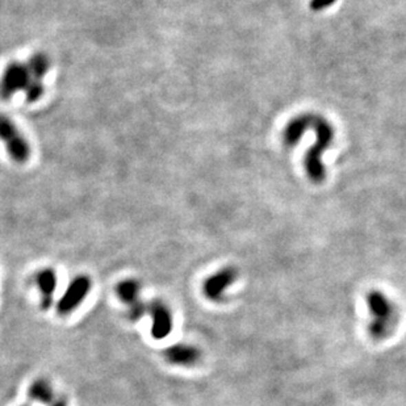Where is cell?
Wrapping results in <instances>:
<instances>
[{"label":"cell","mask_w":406,"mask_h":406,"mask_svg":"<svg viewBox=\"0 0 406 406\" xmlns=\"http://www.w3.org/2000/svg\"><path fill=\"white\" fill-rule=\"evenodd\" d=\"M365 301L371 316L368 333L376 341L387 339L398 323L400 314L397 305L381 290L368 292Z\"/></svg>","instance_id":"cell-1"},{"label":"cell","mask_w":406,"mask_h":406,"mask_svg":"<svg viewBox=\"0 0 406 406\" xmlns=\"http://www.w3.org/2000/svg\"><path fill=\"white\" fill-rule=\"evenodd\" d=\"M0 140L6 146L10 158L19 163H27L30 158V144L15 122L6 115L0 114Z\"/></svg>","instance_id":"cell-2"},{"label":"cell","mask_w":406,"mask_h":406,"mask_svg":"<svg viewBox=\"0 0 406 406\" xmlns=\"http://www.w3.org/2000/svg\"><path fill=\"white\" fill-rule=\"evenodd\" d=\"M28 72H30V83L25 88V100L27 103L39 102L44 96V78L50 67V59L47 54L43 52H37L30 56L25 62Z\"/></svg>","instance_id":"cell-3"},{"label":"cell","mask_w":406,"mask_h":406,"mask_svg":"<svg viewBox=\"0 0 406 406\" xmlns=\"http://www.w3.org/2000/svg\"><path fill=\"white\" fill-rule=\"evenodd\" d=\"M30 83V72L27 63L12 61L10 62L0 78V98L10 100L19 91H25Z\"/></svg>","instance_id":"cell-4"},{"label":"cell","mask_w":406,"mask_h":406,"mask_svg":"<svg viewBox=\"0 0 406 406\" xmlns=\"http://www.w3.org/2000/svg\"><path fill=\"white\" fill-rule=\"evenodd\" d=\"M92 287V281L87 275H79L74 277L69 287L59 299L57 312L62 316H66L74 312L76 308L86 300V297Z\"/></svg>","instance_id":"cell-5"},{"label":"cell","mask_w":406,"mask_h":406,"mask_svg":"<svg viewBox=\"0 0 406 406\" xmlns=\"http://www.w3.org/2000/svg\"><path fill=\"white\" fill-rule=\"evenodd\" d=\"M238 277V271L234 267H224L216 274L205 279L203 292L205 297L211 301H221L225 296V292L231 288Z\"/></svg>","instance_id":"cell-6"},{"label":"cell","mask_w":406,"mask_h":406,"mask_svg":"<svg viewBox=\"0 0 406 406\" xmlns=\"http://www.w3.org/2000/svg\"><path fill=\"white\" fill-rule=\"evenodd\" d=\"M149 312L153 321L151 336L157 341L166 339L174 328V319L170 309L160 301H153L149 306Z\"/></svg>","instance_id":"cell-7"},{"label":"cell","mask_w":406,"mask_h":406,"mask_svg":"<svg viewBox=\"0 0 406 406\" xmlns=\"http://www.w3.org/2000/svg\"><path fill=\"white\" fill-rule=\"evenodd\" d=\"M164 358L167 359V362H170L174 365L191 367L200 361L202 352L193 345L175 343L164 351Z\"/></svg>","instance_id":"cell-8"},{"label":"cell","mask_w":406,"mask_h":406,"mask_svg":"<svg viewBox=\"0 0 406 406\" xmlns=\"http://www.w3.org/2000/svg\"><path fill=\"white\" fill-rule=\"evenodd\" d=\"M57 274L53 268H44L36 275V286L40 290L41 309L47 310L53 305V297L57 290Z\"/></svg>","instance_id":"cell-9"},{"label":"cell","mask_w":406,"mask_h":406,"mask_svg":"<svg viewBox=\"0 0 406 406\" xmlns=\"http://www.w3.org/2000/svg\"><path fill=\"white\" fill-rule=\"evenodd\" d=\"M30 398L39 404H52L54 401V391L50 383L45 378H37L30 384L28 391Z\"/></svg>","instance_id":"cell-10"},{"label":"cell","mask_w":406,"mask_h":406,"mask_svg":"<svg viewBox=\"0 0 406 406\" xmlns=\"http://www.w3.org/2000/svg\"><path fill=\"white\" fill-rule=\"evenodd\" d=\"M141 284L134 279L121 280L116 286L117 297L124 304L131 305L140 300Z\"/></svg>","instance_id":"cell-11"},{"label":"cell","mask_w":406,"mask_h":406,"mask_svg":"<svg viewBox=\"0 0 406 406\" xmlns=\"http://www.w3.org/2000/svg\"><path fill=\"white\" fill-rule=\"evenodd\" d=\"M147 310H149V306H147L144 301L138 300V301H136L134 304L129 305L128 317H129L131 321H138V319H142V317L145 316Z\"/></svg>","instance_id":"cell-12"},{"label":"cell","mask_w":406,"mask_h":406,"mask_svg":"<svg viewBox=\"0 0 406 406\" xmlns=\"http://www.w3.org/2000/svg\"><path fill=\"white\" fill-rule=\"evenodd\" d=\"M333 1L334 0H313L312 7L316 8V10H319V8H322V7H328V6H330Z\"/></svg>","instance_id":"cell-13"},{"label":"cell","mask_w":406,"mask_h":406,"mask_svg":"<svg viewBox=\"0 0 406 406\" xmlns=\"http://www.w3.org/2000/svg\"><path fill=\"white\" fill-rule=\"evenodd\" d=\"M50 406H67V401L65 398H58V400H54Z\"/></svg>","instance_id":"cell-14"}]
</instances>
